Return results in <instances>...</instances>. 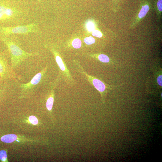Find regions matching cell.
<instances>
[{"instance_id":"1","label":"cell","mask_w":162,"mask_h":162,"mask_svg":"<svg viewBox=\"0 0 162 162\" xmlns=\"http://www.w3.org/2000/svg\"><path fill=\"white\" fill-rule=\"evenodd\" d=\"M0 40L7 46L10 59L11 66L13 70L26 59L39 54L38 52H28L21 49L19 38L15 34L1 38Z\"/></svg>"},{"instance_id":"2","label":"cell","mask_w":162,"mask_h":162,"mask_svg":"<svg viewBox=\"0 0 162 162\" xmlns=\"http://www.w3.org/2000/svg\"><path fill=\"white\" fill-rule=\"evenodd\" d=\"M26 12L20 5L11 0H0V25L1 24H19Z\"/></svg>"},{"instance_id":"3","label":"cell","mask_w":162,"mask_h":162,"mask_svg":"<svg viewBox=\"0 0 162 162\" xmlns=\"http://www.w3.org/2000/svg\"><path fill=\"white\" fill-rule=\"evenodd\" d=\"M74 63L76 71L99 92L100 95L101 100L103 103L105 102L108 92L121 86L120 85L115 86L107 84L98 78L88 74L78 61L74 60Z\"/></svg>"},{"instance_id":"4","label":"cell","mask_w":162,"mask_h":162,"mask_svg":"<svg viewBox=\"0 0 162 162\" xmlns=\"http://www.w3.org/2000/svg\"><path fill=\"white\" fill-rule=\"evenodd\" d=\"M9 55L7 50H0V84L8 82L10 80L16 81L21 80V76L16 73L8 62Z\"/></svg>"},{"instance_id":"5","label":"cell","mask_w":162,"mask_h":162,"mask_svg":"<svg viewBox=\"0 0 162 162\" xmlns=\"http://www.w3.org/2000/svg\"><path fill=\"white\" fill-rule=\"evenodd\" d=\"M48 66L46 65L26 83L20 84L21 97L31 94L38 89L44 83L47 76Z\"/></svg>"},{"instance_id":"6","label":"cell","mask_w":162,"mask_h":162,"mask_svg":"<svg viewBox=\"0 0 162 162\" xmlns=\"http://www.w3.org/2000/svg\"><path fill=\"white\" fill-rule=\"evenodd\" d=\"M39 32L38 24L35 22L14 26L0 25V38L13 34L28 35L31 33H38Z\"/></svg>"},{"instance_id":"7","label":"cell","mask_w":162,"mask_h":162,"mask_svg":"<svg viewBox=\"0 0 162 162\" xmlns=\"http://www.w3.org/2000/svg\"><path fill=\"white\" fill-rule=\"evenodd\" d=\"M49 49L55 57V60L58 66L59 70V74L64 81L70 86H74L75 84V82L66 64L63 60L62 58L53 47L50 46H46Z\"/></svg>"},{"instance_id":"8","label":"cell","mask_w":162,"mask_h":162,"mask_svg":"<svg viewBox=\"0 0 162 162\" xmlns=\"http://www.w3.org/2000/svg\"><path fill=\"white\" fill-rule=\"evenodd\" d=\"M61 79V75L58 74L56 79L51 84L50 94L46 103V108L49 111H51L52 110L54 101L56 89Z\"/></svg>"},{"instance_id":"9","label":"cell","mask_w":162,"mask_h":162,"mask_svg":"<svg viewBox=\"0 0 162 162\" xmlns=\"http://www.w3.org/2000/svg\"><path fill=\"white\" fill-rule=\"evenodd\" d=\"M17 138V136L14 134H9L4 135L1 138V141L7 143H11Z\"/></svg>"},{"instance_id":"10","label":"cell","mask_w":162,"mask_h":162,"mask_svg":"<svg viewBox=\"0 0 162 162\" xmlns=\"http://www.w3.org/2000/svg\"><path fill=\"white\" fill-rule=\"evenodd\" d=\"M94 57L99 61L102 63L110 64L112 62L110 59L107 55L103 54H100Z\"/></svg>"},{"instance_id":"11","label":"cell","mask_w":162,"mask_h":162,"mask_svg":"<svg viewBox=\"0 0 162 162\" xmlns=\"http://www.w3.org/2000/svg\"><path fill=\"white\" fill-rule=\"evenodd\" d=\"M149 7L148 5L143 6L139 14V18L141 19L144 17L149 11Z\"/></svg>"},{"instance_id":"12","label":"cell","mask_w":162,"mask_h":162,"mask_svg":"<svg viewBox=\"0 0 162 162\" xmlns=\"http://www.w3.org/2000/svg\"><path fill=\"white\" fill-rule=\"evenodd\" d=\"M73 47L75 49L80 48L82 45V42L81 40L78 38L74 39L72 43Z\"/></svg>"},{"instance_id":"13","label":"cell","mask_w":162,"mask_h":162,"mask_svg":"<svg viewBox=\"0 0 162 162\" xmlns=\"http://www.w3.org/2000/svg\"><path fill=\"white\" fill-rule=\"evenodd\" d=\"M84 41L85 43L87 45H91L94 44L95 42V39L92 37L90 36L88 37L85 38Z\"/></svg>"},{"instance_id":"14","label":"cell","mask_w":162,"mask_h":162,"mask_svg":"<svg viewBox=\"0 0 162 162\" xmlns=\"http://www.w3.org/2000/svg\"><path fill=\"white\" fill-rule=\"evenodd\" d=\"M7 159V154L6 151L4 150L0 151V160L2 161L5 162Z\"/></svg>"},{"instance_id":"15","label":"cell","mask_w":162,"mask_h":162,"mask_svg":"<svg viewBox=\"0 0 162 162\" xmlns=\"http://www.w3.org/2000/svg\"><path fill=\"white\" fill-rule=\"evenodd\" d=\"M29 122L34 125L37 124L38 123V120L37 118L34 116H30L28 118Z\"/></svg>"},{"instance_id":"16","label":"cell","mask_w":162,"mask_h":162,"mask_svg":"<svg viewBox=\"0 0 162 162\" xmlns=\"http://www.w3.org/2000/svg\"><path fill=\"white\" fill-rule=\"evenodd\" d=\"M87 29L89 32H92L94 30L95 26L93 23L91 22H88L86 24Z\"/></svg>"},{"instance_id":"17","label":"cell","mask_w":162,"mask_h":162,"mask_svg":"<svg viewBox=\"0 0 162 162\" xmlns=\"http://www.w3.org/2000/svg\"><path fill=\"white\" fill-rule=\"evenodd\" d=\"M92 35L98 38H100L102 36V34L100 31L96 30H94L92 31Z\"/></svg>"},{"instance_id":"18","label":"cell","mask_w":162,"mask_h":162,"mask_svg":"<svg viewBox=\"0 0 162 162\" xmlns=\"http://www.w3.org/2000/svg\"><path fill=\"white\" fill-rule=\"evenodd\" d=\"M157 81L159 86H162V74L159 75L157 78Z\"/></svg>"},{"instance_id":"19","label":"cell","mask_w":162,"mask_h":162,"mask_svg":"<svg viewBox=\"0 0 162 162\" xmlns=\"http://www.w3.org/2000/svg\"><path fill=\"white\" fill-rule=\"evenodd\" d=\"M162 0H158L157 3V5L159 11H162Z\"/></svg>"}]
</instances>
